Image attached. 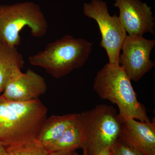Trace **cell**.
<instances>
[{"label": "cell", "mask_w": 155, "mask_h": 155, "mask_svg": "<svg viewBox=\"0 0 155 155\" xmlns=\"http://www.w3.org/2000/svg\"><path fill=\"white\" fill-rule=\"evenodd\" d=\"M155 46V40L147 39L143 36H126L119 64L130 80L138 81L154 67L150 54Z\"/></svg>", "instance_id": "52a82bcc"}, {"label": "cell", "mask_w": 155, "mask_h": 155, "mask_svg": "<svg viewBox=\"0 0 155 155\" xmlns=\"http://www.w3.org/2000/svg\"><path fill=\"white\" fill-rule=\"evenodd\" d=\"M47 112L39 99L14 101L0 95L1 144L6 148L37 139Z\"/></svg>", "instance_id": "6da1fadb"}, {"label": "cell", "mask_w": 155, "mask_h": 155, "mask_svg": "<svg viewBox=\"0 0 155 155\" xmlns=\"http://www.w3.org/2000/svg\"><path fill=\"white\" fill-rule=\"evenodd\" d=\"M82 133L81 148L87 155H95L104 149L111 148L119 138L122 121L112 106L98 105L79 114Z\"/></svg>", "instance_id": "277c9868"}, {"label": "cell", "mask_w": 155, "mask_h": 155, "mask_svg": "<svg viewBox=\"0 0 155 155\" xmlns=\"http://www.w3.org/2000/svg\"><path fill=\"white\" fill-rule=\"evenodd\" d=\"M78 117L79 114H71L47 118L40 129L37 140L48 150L67 128L77 122Z\"/></svg>", "instance_id": "8fae6325"}, {"label": "cell", "mask_w": 155, "mask_h": 155, "mask_svg": "<svg viewBox=\"0 0 155 155\" xmlns=\"http://www.w3.org/2000/svg\"><path fill=\"white\" fill-rule=\"evenodd\" d=\"M76 150H62L49 152L48 155H79Z\"/></svg>", "instance_id": "2e32d148"}, {"label": "cell", "mask_w": 155, "mask_h": 155, "mask_svg": "<svg viewBox=\"0 0 155 155\" xmlns=\"http://www.w3.org/2000/svg\"><path fill=\"white\" fill-rule=\"evenodd\" d=\"M119 138L143 155H155V121L124 120Z\"/></svg>", "instance_id": "30bf717a"}, {"label": "cell", "mask_w": 155, "mask_h": 155, "mask_svg": "<svg viewBox=\"0 0 155 155\" xmlns=\"http://www.w3.org/2000/svg\"><path fill=\"white\" fill-rule=\"evenodd\" d=\"M82 155H87V154L86 153H84V152H83V153H82Z\"/></svg>", "instance_id": "d6986e66"}, {"label": "cell", "mask_w": 155, "mask_h": 155, "mask_svg": "<svg viewBox=\"0 0 155 155\" xmlns=\"http://www.w3.org/2000/svg\"><path fill=\"white\" fill-rule=\"evenodd\" d=\"M112 155H143L137 150L118 139L110 148Z\"/></svg>", "instance_id": "9a60e30c"}, {"label": "cell", "mask_w": 155, "mask_h": 155, "mask_svg": "<svg viewBox=\"0 0 155 155\" xmlns=\"http://www.w3.org/2000/svg\"><path fill=\"white\" fill-rule=\"evenodd\" d=\"M81 141L82 133L78 119L77 122L67 128L61 137L48 150V152L76 150L81 147Z\"/></svg>", "instance_id": "4fadbf2b"}, {"label": "cell", "mask_w": 155, "mask_h": 155, "mask_svg": "<svg viewBox=\"0 0 155 155\" xmlns=\"http://www.w3.org/2000/svg\"><path fill=\"white\" fill-rule=\"evenodd\" d=\"M26 27L34 37L46 34L47 21L38 5L31 2L0 5V41L17 47L21 42L20 31Z\"/></svg>", "instance_id": "5b68a950"}, {"label": "cell", "mask_w": 155, "mask_h": 155, "mask_svg": "<svg viewBox=\"0 0 155 155\" xmlns=\"http://www.w3.org/2000/svg\"><path fill=\"white\" fill-rule=\"evenodd\" d=\"M114 6L119 9L118 17L128 35L154 34V17L146 3L140 0H115Z\"/></svg>", "instance_id": "ba28073f"}, {"label": "cell", "mask_w": 155, "mask_h": 155, "mask_svg": "<svg viewBox=\"0 0 155 155\" xmlns=\"http://www.w3.org/2000/svg\"><path fill=\"white\" fill-rule=\"evenodd\" d=\"M93 88L101 98L117 106L122 122L150 121L145 107L139 101L131 80L120 65L105 64L97 72Z\"/></svg>", "instance_id": "7a4b0ae2"}, {"label": "cell", "mask_w": 155, "mask_h": 155, "mask_svg": "<svg viewBox=\"0 0 155 155\" xmlns=\"http://www.w3.org/2000/svg\"><path fill=\"white\" fill-rule=\"evenodd\" d=\"M92 50L91 42L67 35L50 43L44 49L30 56L28 60L31 65L43 68L52 77L59 79L83 67Z\"/></svg>", "instance_id": "3957f363"}, {"label": "cell", "mask_w": 155, "mask_h": 155, "mask_svg": "<svg viewBox=\"0 0 155 155\" xmlns=\"http://www.w3.org/2000/svg\"><path fill=\"white\" fill-rule=\"evenodd\" d=\"M83 13L86 17L94 19L98 25L101 35L100 45L107 53L108 64L119 65L120 52L127 34L119 17L116 14L110 15L107 3L102 0L84 3Z\"/></svg>", "instance_id": "8992f818"}, {"label": "cell", "mask_w": 155, "mask_h": 155, "mask_svg": "<svg viewBox=\"0 0 155 155\" xmlns=\"http://www.w3.org/2000/svg\"><path fill=\"white\" fill-rule=\"evenodd\" d=\"M0 155H8L5 147L0 143Z\"/></svg>", "instance_id": "ac0fdd59"}, {"label": "cell", "mask_w": 155, "mask_h": 155, "mask_svg": "<svg viewBox=\"0 0 155 155\" xmlns=\"http://www.w3.org/2000/svg\"><path fill=\"white\" fill-rule=\"evenodd\" d=\"M95 155H112L110 148H107L104 149L99 152Z\"/></svg>", "instance_id": "e0dca14e"}, {"label": "cell", "mask_w": 155, "mask_h": 155, "mask_svg": "<svg viewBox=\"0 0 155 155\" xmlns=\"http://www.w3.org/2000/svg\"><path fill=\"white\" fill-rule=\"evenodd\" d=\"M47 90V84L45 78L29 69L10 81L2 95L9 101H29L39 99Z\"/></svg>", "instance_id": "9c48e42d"}, {"label": "cell", "mask_w": 155, "mask_h": 155, "mask_svg": "<svg viewBox=\"0 0 155 155\" xmlns=\"http://www.w3.org/2000/svg\"><path fill=\"white\" fill-rule=\"evenodd\" d=\"M24 63L17 47L0 41V94L9 81L22 72Z\"/></svg>", "instance_id": "7c38bea8"}, {"label": "cell", "mask_w": 155, "mask_h": 155, "mask_svg": "<svg viewBox=\"0 0 155 155\" xmlns=\"http://www.w3.org/2000/svg\"><path fill=\"white\" fill-rule=\"evenodd\" d=\"M8 155H48L49 152L37 139L5 148Z\"/></svg>", "instance_id": "5bb4252c"}]
</instances>
